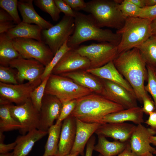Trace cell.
Returning <instances> with one entry per match:
<instances>
[{
  "label": "cell",
  "mask_w": 156,
  "mask_h": 156,
  "mask_svg": "<svg viewBox=\"0 0 156 156\" xmlns=\"http://www.w3.org/2000/svg\"><path fill=\"white\" fill-rule=\"evenodd\" d=\"M118 71L132 87L137 100L147 94L144 83L148 76L146 64L138 48L119 54L113 60Z\"/></svg>",
  "instance_id": "obj_1"
},
{
  "label": "cell",
  "mask_w": 156,
  "mask_h": 156,
  "mask_svg": "<svg viewBox=\"0 0 156 156\" xmlns=\"http://www.w3.org/2000/svg\"><path fill=\"white\" fill-rule=\"evenodd\" d=\"M75 12L74 30L67 42L70 48L75 49L82 43L90 40L119 44L121 38L120 34L98 27L90 14H85L77 11Z\"/></svg>",
  "instance_id": "obj_2"
},
{
  "label": "cell",
  "mask_w": 156,
  "mask_h": 156,
  "mask_svg": "<svg viewBox=\"0 0 156 156\" xmlns=\"http://www.w3.org/2000/svg\"><path fill=\"white\" fill-rule=\"evenodd\" d=\"M76 100V107L70 115L87 123L102 124V120L106 115L124 109L121 105L96 93H92Z\"/></svg>",
  "instance_id": "obj_3"
},
{
  "label": "cell",
  "mask_w": 156,
  "mask_h": 156,
  "mask_svg": "<svg viewBox=\"0 0 156 156\" xmlns=\"http://www.w3.org/2000/svg\"><path fill=\"white\" fill-rule=\"evenodd\" d=\"M115 0H92L86 3L83 10L91 16L100 28L106 27L117 30L123 26L126 18Z\"/></svg>",
  "instance_id": "obj_4"
},
{
  "label": "cell",
  "mask_w": 156,
  "mask_h": 156,
  "mask_svg": "<svg viewBox=\"0 0 156 156\" xmlns=\"http://www.w3.org/2000/svg\"><path fill=\"white\" fill-rule=\"evenodd\" d=\"M152 21L139 17L126 18L123 27L116 31L121 37L118 54L141 45L152 36Z\"/></svg>",
  "instance_id": "obj_5"
},
{
  "label": "cell",
  "mask_w": 156,
  "mask_h": 156,
  "mask_svg": "<svg viewBox=\"0 0 156 156\" xmlns=\"http://www.w3.org/2000/svg\"><path fill=\"white\" fill-rule=\"evenodd\" d=\"M93 92L69 78L51 74L46 84L44 94L55 96L62 102L77 99Z\"/></svg>",
  "instance_id": "obj_6"
},
{
  "label": "cell",
  "mask_w": 156,
  "mask_h": 156,
  "mask_svg": "<svg viewBox=\"0 0 156 156\" xmlns=\"http://www.w3.org/2000/svg\"><path fill=\"white\" fill-rule=\"evenodd\" d=\"M90 61V68L102 67L113 60L118 54V45L107 42L82 45L75 49Z\"/></svg>",
  "instance_id": "obj_7"
},
{
  "label": "cell",
  "mask_w": 156,
  "mask_h": 156,
  "mask_svg": "<svg viewBox=\"0 0 156 156\" xmlns=\"http://www.w3.org/2000/svg\"><path fill=\"white\" fill-rule=\"evenodd\" d=\"M11 40L14 48L23 58L34 59L46 66L54 56L49 46L43 41L20 38Z\"/></svg>",
  "instance_id": "obj_8"
},
{
  "label": "cell",
  "mask_w": 156,
  "mask_h": 156,
  "mask_svg": "<svg viewBox=\"0 0 156 156\" xmlns=\"http://www.w3.org/2000/svg\"><path fill=\"white\" fill-rule=\"evenodd\" d=\"M75 28L74 18L64 16L57 24L41 32L42 41L54 55L64 43L73 34Z\"/></svg>",
  "instance_id": "obj_9"
},
{
  "label": "cell",
  "mask_w": 156,
  "mask_h": 156,
  "mask_svg": "<svg viewBox=\"0 0 156 156\" xmlns=\"http://www.w3.org/2000/svg\"><path fill=\"white\" fill-rule=\"evenodd\" d=\"M10 109L12 117L21 126L19 131L22 135L32 130L39 129V112L35 107L30 98L21 105H14L11 103Z\"/></svg>",
  "instance_id": "obj_10"
},
{
  "label": "cell",
  "mask_w": 156,
  "mask_h": 156,
  "mask_svg": "<svg viewBox=\"0 0 156 156\" xmlns=\"http://www.w3.org/2000/svg\"><path fill=\"white\" fill-rule=\"evenodd\" d=\"M39 79L32 81L17 84L0 82V98L16 105H21L29 98L32 91L42 82Z\"/></svg>",
  "instance_id": "obj_11"
},
{
  "label": "cell",
  "mask_w": 156,
  "mask_h": 156,
  "mask_svg": "<svg viewBox=\"0 0 156 156\" xmlns=\"http://www.w3.org/2000/svg\"><path fill=\"white\" fill-rule=\"evenodd\" d=\"M100 79L104 87L102 96L121 105L124 109L138 106L137 100L135 95L117 83L108 80Z\"/></svg>",
  "instance_id": "obj_12"
},
{
  "label": "cell",
  "mask_w": 156,
  "mask_h": 156,
  "mask_svg": "<svg viewBox=\"0 0 156 156\" xmlns=\"http://www.w3.org/2000/svg\"><path fill=\"white\" fill-rule=\"evenodd\" d=\"M9 66L16 70L19 84L23 83L25 80L32 81L40 79L45 68L36 60L23 58L12 60L9 63Z\"/></svg>",
  "instance_id": "obj_13"
},
{
  "label": "cell",
  "mask_w": 156,
  "mask_h": 156,
  "mask_svg": "<svg viewBox=\"0 0 156 156\" xmlns=\"http://www.w3.org/2000/svg\"><path fill=\"white\" fill-rule=\"evenodd\" d=\"M62 103L55 96L44 94L42 99L40 113V126L39 129L48 131L58 118L61 112Z\"/></svg>",
  "instance_id": "obj_14"
},
{
  "label": "cell",
  "mask_w": 156,
  "mask_h": 156,
  "mask_svg": "<svg viewBox=\"0 0 156 156\" xmlns=\"http://www.w3.org/2000/svg\"><path fill=\"white\" fill-rule=\"evenodd\" d=\"M156 134V131L151 128H146L142 124L137 125L129 142L131 150L142 156L149 153L153 154L156 150L151 145L150 139Z\"/></svg>",
  "instance_id": "obj_15"
},
{
  "label": "cell",
  "mask_w": 156,
  "mask_h": 156,
  "mask_svg": "<svg viewBox=\"0 0 156 156\" xmlns=\"http://www.w3.org/2000/svg\"><path fill=\"white\" fill-rule=\"evenodd\" d=\"M90 67V61L88 58L80 55L75 49H72L62 56L51 74L60 75L79 70H86Z\"/></svg>",
  "instance_id": "obj_16"
},
{
  "label": "cell",
  "mask_w": 156,
  "mask_h": 156,
  "mask_svg": "<svg viewBox=\"0 0 156 156\" xmlns=\"http://www.w3.org/2000/svg\"><path fill=\"white\" fill-rule=\"evenodd\" d=\"M136 126L125 122L106 123L102 124L95 133L114 140L128 142Z\"/></svg>",
  "instance_id": "obj_17"
},
{
  "label": "cell",
  "mask_w": 156,
  "mask_h": 156,
  "mask_svg": "<svg viewBox=\"0 0 156 156\" xmlns=\"http://www.w3.org/2000/svg\"><path fill=\"white\" fill-rule=\"evenodd\" d=\"M76 119L74 117L70 115L63 121L58 150L55 156H64L70 153L75 137Z\"/></svg>",
  "instance_id": "obj_18"
},
{
  "label": "cell",
  "mask_w": 156,
  "mask_h": 156,
  "mask_svg": "<svg viewBox=\"0 0 156 156\" xmlns=\"http://www.w3.org/2000/svg\"><path fill=\"white\" fill-rule=\"evenodd\" d=\"M76 119L75 137L70 153H78L83 156L85 146L92 134L102 124L98 123H87L77 118Z\"/></svg>",
  "instance_id": "obj_19"
},
{
  "label": "cell",
  "mask_w": 156,
  "mask_h": 156,
  "mask_svg": "<svg viewBox=\"0 0 156 156\" xmlns=\"http://www.w3.org/2000/svg\"><path fill=\"white\" fill-rule=\"evenodd\" d=\"M60 75L72 79L79 86L102 95L104 87L101 79L86 70H79Z\"/></svg>",
  "instance_id": "obj_20"
},
{
  "label": "cell",
  "mask_w": 156,
  "mask_h": 156,
  "mask_svg": "<svg viewBox=\"0 0 156 156\" xmlns=\"http://www.w3.org/2000/svg\"><path fill=\"white\" fill-rule=\"evenodd\" d=\"M86 70L98 78L108 80L121 86L135 96L132 87L118 71L113 61L99 68Z\"/></svg>",
  "instance_id": "obj_21"
},
{
  "label": "cell",
  "mask_w": 156,
  "mask_h": 156,
  "mask_svg": "<svg viewBox=\"0 0 156 156\" xmlns=\"http://www.w3.org/2000/svg\"><path fill=\"white\" fill-rule=\"evenodd\" d=\"M48 134V131L36 129L24 135L18 136L15 140L16 145L13 152L14 156H26L35 143Z\"/></svg>",
  "instance_id": "obj_22"
},
{
  "label": "cell",
  "mask_w": 156,
  "mask_h": 156,
  "mask_svg": "<svg viewBox=\"0 0 156 156\" xmlns=\"http://www.w3.org/2000/svg\"><path fill=\"white\" fill-rule=\"evenodd\" d=\"M142 108L138 106L109 114L105 116L102 121V124L108 123L131 122L137 125L144 122Z\"/></svg>",
  "instance_id": "obj_23"
},
{
  "label": "cell",
  "mask_w": 156,
  "mask_h": 156,
  "mask_svg": "<svg viewBox=\"0 0 156 156\" xmlns=\"http://www.w3.org/2000/svg\"><path fill=\"white\" fill-rule=\"evenodd\" d=\"M32 0H20L18 1V8L22 18V21L27 23H34L42 29H49L53 25L40 16L36 11Z\"/></svg>",
  "instance_id": "obj_24"
},
{
  "label": "cell",
  "mask_w": 156,
  "mask_h": 156,
  "mask_svg": "<svg viewBox=\"0 0 156 156\" xmlns=\"http://www.w3.org/2000/svg\"><path fill=\"white\" fill-rule=\"evenodd\" d=\"M42 30L41 27L37 25H31L22 21L5 33L10 40L20 38L33 39L42 41Z\"/></svg>",
  "instance_id": "obj_25"
},
{
  "label": "cell",
  "mask_w": 156,
  "mask_h": 156,
  "mask_svg": "<svg viewBox=\"0 0 156 156\" xmlns=\"http://www.w3.org/2000/svg\"><path fill=\"white\" fill-rule=\"evenodd\" d=\"M97 135V143L95 145L94 150L99 152L103 156L118 155L126 148L129 144V141L122 142L114 140L110 142L103 135Z\"/></svg>",
  "instance_id": "obj_26"
},
{
  "label": "cell",
  "mask_w": 156,
  "mask_h": 156,
  "mask_svg": "<svg viewBox=\"0 0 156 156\" xmlns=\"http://www.w3.org/2000/svg\"><path fill=\"white\" fill-rule=\"evenodd\" d=\"M22 58L14 48L12 40L5 33L0 34V64L9 66L10 62L15 59Z\"/></svg>",
  "instance_id": "obj_27"
},
{
  "label": "cell",
  "mask_w": 156,
  "mask_h": 156,
  "mask_svg": "<svg viewBox=\"0 0 156 156\" xmlns=\"http://www.w3.org/2000/svg\"><path fill=\"white\" fill-rule=\"evenodd\" d=\"M12 103L0 98V132L19 130L21 126L11 115L10 109Z\"/></svg>",
  "instance_id": "obj_28"
},
{
  "label": "cell",
  "mask_w": 156,
  "mask_h": 156,
  "mask_svg": "<svg viewBox=\"0 0 156 156\" xmlns=\"http://www.w3.org/2000/svg\"><path fill=\"white\" fill-rule=\"evenodd\" d=\"M62 123L53 125L48 130V136L43 156H55L58 150Z\"/></svg>",
  "instance_id": "obj_29"
},
{
  "label": "cell",
  "mask_w": 156,
  "mask_h": 156,
  "mask_svg": "<svg viewBox=\"0 0 156 156\" xmlns=\"http://www.w3.org/2000/svg\"><path fill=\"white\" fill-rule=\"evenodd\" d=\"M138 49L147 65L156 70V37L151 36Z\"/></svg>",
  "instance_id": "obj_30"
},
{
  "label": "cell",
  "mask_w": 156,
  "mask_h": 156,
  "mask_svg": "<svg viewBox=\"0 0 156 156\" xmlns=\"http://www.w3.org/2000/svg\"><path fill=\"white\" fill-rule=\"evenodd\" d=\"M34 2L41 10L49 14L53 21H57L59 20L61 12L54 0H35Z\"/></svg>",
  "instance_id": "obj_31"
},
{
  "label": "cell",
  "mask_w": 156,
  "mask_h": 156,
  "mask_svg": "<svg viewBox=\"0 0 156 156\" xmlns=\"http://www.w3.org/2000/svg\"><path fill=\"white\" fill-rule=\"evenodd\" d=\"M66 40L55 54L51 62L46 66L41 79L42 81L51 73L52 70L60 60L68 51L72 49L67 45Z\"/></svg>",
  "instance_id": "obj_32"
},
{
  "label": "cell",
  "mask_w": 156,
  "mask_h": 156,
  "mask_svg": "<svg viewBox=\"0 0 156 156\" xmlns=\"http://www.w3.org/2000/svg\"><path fill=\"white\" fill-rule=\"evenodd\" d=\"M50 76V75H49ZM49 76L47 77L31 93L30 98L35 107L40 112L45 88Z\"/></svg>",
  "instance_id": "obj_33"
},
{
  "label": "cell",
  "mask_w": 156,
  "mask_h": 156,
  "mask_svg": "<svg viewBox=\"0 0 156 156\" xmlns=\"http://www.w3.org/2000/svg\"><path fill=\"white\" fill-rule=\"evenodd\" d=\"M119 1V8L125 17L126 18L139 17L142 8L135 5L129 0Z\"/></svg>",
  "instance_id": "obj_34"
},
{
  "label": "cell",
  "mask_w": 156,
  "mask_h": 156,
  "mask_svg": "<svg viewBox=\"0 0 156 156\" xmlns=\"http://www.w3.org/2000/svg\"><path fill=\"white\" fill-rule=\"evenodd\" d=\"M17 0H0L1 8L6 11L12 18L14 22L17 25L21 21L18 14Z\"/></svg>",
  "instance_id": "obj_35"
},
{
  "label": "cell",
  "mask_w": 156,
  "mask_h": 156,
  "mask_svg": "<svg viewBox=\"0 0 156 156\" xmlns=\"http://www.w3.org/2000/svg\"><path fill=\"white\" fill-rule=\"evenodd\" d=\"M17 75L16 69L9 66H0V82L7 84H18Z\"/></svg>",
  "instance_id": "obj_36"
},
{
  "label": "cell",
  "mask_w": 156,
  "mask_h": 156,
  "mask_svg": "<svg viewBox=\"0 0 156 156\" xmlns=\"http://www.w3.org/2000/svg\"><path fill=\"white\" fill-rule=\"evenodd\" d=\"M146 68L148 73V83L145 86L144 89L146 91L149 92L152 96L156 110V75L155 70L147 65Z\"/></svg>",
  "instance_id": "obj_37"
},
{
  "label": "cell",
  "mask_w": 156,
  "mask_h": 156,
  "mask_svg": "<svg viewBox=\"0 0 156 156\" xmlns=\"http://www.w3.org/2000/svg\"><path fill=\"white\" fill-rule=\"evenodd\" d=\"M77 100L74 99L62 102V107L60 114L55 123L59 124L70 116L75 109L77 104Z\"/></svg>",
  "instance_id": "obj_38"
},
{
  "label": "cell",
  "mask_w": 156,
  "mask_h": 156,
  "mask_svg": "<svg viewBox=\"0 0 156 156\" xmlns=\"http://www.w3.org/2000/svg\"><path fill=\"white\" fill-rule=\"evenodd\" d=\"M54 2L60 11L66 16L75 18V11L70 6L66 3L63 0H54Z\"/></svg>",
  "instance_id": "obj_39"
},
{
  "label": "cell",
  "mask_w": 156,
  "mask_h": 156,
  "mask_svg": "<svg viewBox=\"0 0 156 156\" xmlns=\"http://www.w3.org/2000/svg\"><path fill=\"white\" fill-rule=\"evenodd\" d=\"M142 102L143 106L142 110L144 113L149 115L150 113L155 110L154 102L148 94L142 98Z\"/></svg>",
  "instance_id": "obj_40"
},
{
  "label": "cell",
  "mask_w": 156,
  "mask_h": 156,
  "mask_svg": "<svg viewBox=\"0 0 156 156\" xmlns=\"http://www.w3.org/2000/svg\"><path fill=\"white\" fill-rule=\"evenodd\" d=\"M139 17L148 19L152 21L156 18V4L142 8Z\"/></svg>",
  "instance_id": "obj_41"
},
{
  "label": "cell",
  "mask_w": 156,
  "mask_h": 156,
  "mask_svg": "<svg viewBox=\"0 0 156 156\" xmlns=\"http://www.w3.org/2000/svg\"><path fill=\"white\" fill-rule=\"evenodd\" d=\"M74 11L83 10L86 6V3L83 0H63Z\"/></svg>",
  "instance_id": "obj_42"
},
{
  "label": "cell",
  "mask_w": 156,
  "mask_h": 156,
  "mask_svg": "<svg viewBox=\"0 0 156 156\" xmlns=\"http://www.w3.org/2000/svg\"><path fill=\"white\" fill-rule=\"evenodd\" d=\"M96 143V137L92 135L86 144L85 156H92V153Z\"/></svg>",
  "instance_id": "obj_43"
},
{
  "label": "cell",
  "mask_w": 156,
  "mask_h": 156,
  "mask_svg": "<svg viewBox=\"0 0 156 156\" xmlns=\"http://www.w3.org/2000/svg\"><path fill=\"white\" fill-rule=\"evenodd\" d=\"M3 142H0V154L8 153L12 150H14L16 145V143L15 141L7 144H4Z\"/></svg>",
  "instance_id": "obj_44"
},
{
  "label": "cell",
  "mask_w": 156,
  "mask_h": 156,
  "mask_svg": "<svg viewBox=\"0 0 156 156\" xmlns=\"http://www.w3.org/2000/svg\"><path fill=\"white\" fill-rule=\"evenodd\" d=\"M148 119L145 123L150 127V128L156 131V110L149 114Z\"/></svg>",
  "instance_id": "obj_45"
},
{
  "label": "cell",
  "mask_w": 156,
  "mask_h": 156,
  "mask_svg": "<svg viewBox=\"0 0 156 156\" xmlns=\"http://www.w3.org/2000/svg\"><path fill=\"white\" fill-rule=\"evenodd\" d=\"M13 21L0 23V34L5 33L16 25Z\"/></svg>",
  "instance_id": "obj_46"
},
{
  "label": "cell",
  "mask_w": 156,
  "mask_h": 156,
  "mask_svg": "<svg viewBox=\"0 0 156 156\" xmlns=\"http://www.w3.org/2000/svg\"><path fill=\"white\" fill-rule=\"evenodd\" d=\"M13 20L10 15L5 10L0 9V23L7 21H12Z\"/></svg>",
  "instance_id": "obj_47"
},
{
  "label": "cell",
  "mask_w": 156,
  "mask_h": 156,
  "mask_svg": "<svg viewBox=\"0 0 156 156\" xmlns=\"http://www.w3.org/2000/svg\"><path fill=\"white\" fill-rule=\"evenodd\" d=\"M118 156H142L132 151L131 150L129 144L128 145L126 148Z\"/></svg>",
  "instance_id": "obj_48"
},
{
  "label": "cell",
  "mask_w": 156,
  "mask_h": 156,
  "mask_svg": "<svg viewBox=\"0 0 156 156\" xmlns=\"http://www.w3.org/2000/svg\"><path fill=\"white\" fill-rule=\"evenodd\" d=\"M129 1L140 8H143L145 7L144 0H129Z\"/></svg>",
  "instance_id": "obj_49"
},
{
  "label": "cell",
  "mask_w": 156,
  "mask_h": 156,
  "mask_svg": "<svg viewBox=\"0 0 156 156\" xmlns=\"http://www.w3.org/2000/svg\"><path fill=\"white\" fill-rule=\"evenodd\" d=\"M151 27L152 36L156 37V18L152 21Z\"/></svg>",
  "instance_id": "obj_50"
},
{
  "label": "cell",
  "mask_w": 156,
  "mask_h": 156,
  "mask_svg": "<svg viewBox=\"0 0 156 156\" xmlns=\"http://www.w3.org/2000/svg\"><path fill=\"white\" fill-rule=\"evenodd\" d=\"M145 7H149L156 4V0H144Z\"/></svg>",
  "instance_id": "obj_51"
},
{
  "label": "cell",
  "mask_w": 156,
  "mask_h": 156,
  "mask_svg": "<svg viewBox=\"0 0 156 156\" xmlns=\"http://www.w3.org/2000/svg\"><path fill=\"white\" fill-rule=\"evenodd\" d=\"M150 140L151 144L156 146V136H151ZM153 154L156 155V150Z\"/></svg>",
  "instance_id": "obj_52"
},
{
  "label": "cell",
  "mask_w": 156,
  "mask_h": 156,
  "mask_svg": "<svg viewBox=\"0 0 156 156\" xmlns=\"http://www.w3.org/2000/svg\"><path fill=\"white\" fill-rule=\"evenodd\" d=\"M0 156H14L13 152L3 154H0Z\"/></svg>",
  "instance_id": "obj_53"
},
{
  "label": "cell",
  "mask_w": 156,
  "mask_h": 156,
  "mask_svg": "<svg viewBox=\"0 0 156 156\" xmlns=\"http://www.w3.org/2000/svg\"><path fill=\"white\" fill-rule=\"evenodd\" d=\"M79 154L78 153H70L64 156H77Z\"/></svg>",
  "instance_id": "obj_54"
},
{
  "label": "cell",
  "mask_w": 156,
  "mask_h": 156,
  "mask_svg": "<svg viewBox=\"0 0 156 156\" xmlns=\"http://www.w3.org/2000/svg\"><path fill=\"white\" fill-rule=\"evenodd\" d=\"M153 154L151 153H149L147 154L144 156H154Z\"/></svg>",
  "instance_id": "obj_55"
},
{
  "label": "cell",
  "mask_w": 156,
  "mask_h": 156,
  "mask_svg": "<svg viewBox=\"0 0 156 156\" xmlns=\"http://www.w3.org/2000/svg\"><path fill=\"white\" fill-rule=\"evenodd\" d=\"M98 156H103L102 155H101V154H100Z\"/></svg>",
  "instance_id": "obj_56"
},
{
  "label": "cell",
  "mask_w": 156,
  "mask_h": 156,
  "mask_svg": "<svg viewBox=\"0 0 156 156\" xmlns=\"http://www.w3.org/2000/svg\"><path fill=\"white\" fill-rule=\"evenodd\" d=\"M155 75H156V70H155Z\"/></svg>",
  "instance_id": "obj_57"
}]
</instances>
